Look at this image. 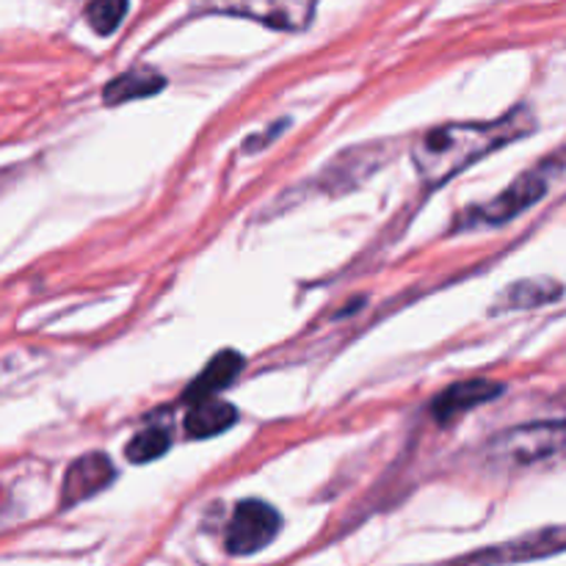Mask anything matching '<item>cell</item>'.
<instances>
[{
  "mask_svg": "<svg viewBox=\"0 0 566 566\" xmlns=\"http://www.w3.org/2000/svg\"><path fill=\"white\" fill-rule=\"evenodd\" d=\"M536 119L528 105H517L509 114L486 122H448L426 133L412 147V160L426 188L446 186L464 169L506 144L534 133Z\"/></svg>",
  "mask_w": 566,
  "mask_h": 566,
  "instance_id": "obj_1",
  "label": "cell"
},
{
  "mask_svg": "<svg viewBox=\"0 0 566 566\" xmlns=\"http://www.w3.org/2000/svg\"><path fill=\"white\" fill-rule=\"evenodd\" d=\"M564 171V155H551L542 164L531 166L528 171L517 177L509 188H503V193H497L495 199L484 205H475L468 213L459 216V227H501L506 221L517 219L520 213H525L528 208H534L539 199H545L547 188L553 186L558 175Z\"/></svg>",
  "mask_w": 566,
  "mask_h": 566,
  "instance_id": "obj_2",
  "label": "cell"
},
{
  "mask_svg": "<svg viewBox=\"0 0 566 566\" xmlns=\"http://www.w3.org/2000/svg\"><path fill=\"white\" fill-rule=\"evenodd\" d=\"M315 3L318 0H197L199 9L208 14L243 17L285 33L307 31L315 17Z\"/></svg>",
  "mask_w": 566,
  "mask_h": 566,
  "instance_id": "obj_3",
  "label": "cell"
},
{
  "mask_svg": "<svg viewBox=\"0 0 566 566\" xmlns=\"http://www.w3.org/2000/svg\"><path fill=\"white\" fill-rule=\"evenodd\" d=\"M490 453L512 464H536L566 453V418L514 426L495 437Z\"/></svg>",
  "mask_w": 566,
  "mask_h": 566,
  "instance_id": "obj_4",
  "label": "cell"
},
{
  "mask_svg": "<svg viewBox=\"0 0 566 566\" xmlns=\"http://www.w3.org/2000/svg\"><path fill=\"white\" fill-rule=\"evenodd\" d=\"M282 534V514L271 503L249 497L232 512L224 531L227 556H258Z\"/></svg>",
  "mask_w": 566,
  "mask_h": 566,
  "instance_id": "obj_5",
  "label": "cell"
},
{
  "mask_svg": "<svg viewBox=\"0 0 566 566\" xmlns=\"http://www.w3.org/2000/svg\"><path fill=\"white\" fill-rule=\"evenodd\" d=\"M387 158H390V149L385 142L359 144V147L346 149L332 164H326L315 182L324 193L352 191V188L363 186L374 171H379V166L387 164Z\"/></svg>",
  "mask_w": 566,
  "mask_h": 566,
  "instance_id": "obj_6",
  "label": "cell"
},
{
  "mask_svg": "<svg viewBox=\"0 0 566 566\" xmlns=\"http://www.w3.org/2000/svg\"><path fill=\"white\" fill-rule=\"evenodd\" d=\"M566 553V525H551V528L531 531V534L509 539L492 551H479L462 556V562L473 564H520V562H539V558L558 556Z\"/></svg>",
  "mask_w": 566,
  "mask_h": 566,
  "instance_id": "obj_7",
  "label": "cell"
},
{
  "mask_svg": "<svg viewBox=\"0 0 566 566\" xmlns=\"http://www.w3.org/2000/svg\"><path fill=\"white\" fill-rule=\"evenodd\" d=\"M116 479V468L105 453H86L66 468L64 484H61V506H81L88 497L108 490Z\"/></svg>",
  "mask_w": 566,
  "mask_h": 566,
  "instance_id": "obj_8",
  "label": "cell"
},
{
  "mask_svg": "<svg viewBox=\"0 0 566 566\" xmlns=\"http://www.w3.org/2000/svg\"><path fill=\"white\" fill-rule=\"evenodd\" d=\"M497 396H503L501 381H492V379L459 381V385H451L448 390H442L440 396L431 401V418H434L437 423L448 426L453 423V420L462 418V415H468L470 409L495 401Z\"/></svg>",
  "mask_w": 566,
  "mask_h": 566,
  "instance_id": "obj_9",
  "label": "cell"
},
{
  "mask_svg": "<svg viewBox=\"0 0 566 566\" xmlns=\"http://www.w3.org/2000/svg\"><path fill=\"white\" fill-rule=\"evenodd\" d=\"M243 365H247V359H243L238 352H232V348L216 354V357L205 365L202 374H199L197 379L186 387V396L182 398L193 403V401H202V398L219 396L221 390H227L230 385H235L238 376L243 374Z\"/></svg>",
  "mask_w": 566,
  "mask_h": 566,
  "instance_id": "obj_10",
  "label": "cell"
},
{
  "mask_svg": "<svg viewBox=\"0 0 566 566\" xmlns=\"http://www.w3.org/2000/svg\"><path fill=\"white\" fill-rule=\"evenodd\" d=\"M238 423V412L232 403L221 401L219 396L202 398V401H193L188 409L186 420H182V429L191 440H210V437L224 434L227 429Z\"/></svg>",
  "mask_w": 566,
  "mask_h": 566,
  "instance_id": "obj_11",
  "label": "cell"
},
{
  "mask_svg": "<svg viewBox=\"0 0 566 566\" xmlns=\"http://www.w3.org/2000/svg\"><path fill=\"white\" fill-rule=\"evenodd\" d=\"M562 296H564V285L562 282L551 280V276L520 280L497 296L495 313H517V310L545 307V304L558 302Z\"/></svg>",
  "mask_w": 566,
  "mask_h": 566,
  "instance_id": "obj_12",
  "label": "cell"
},
{
  "mask_svg": "<svg viewBox=\"0 0 566 566\" xmlns=\"http://www.w3.org/2000/svg\"><path fill=\"white\" fill-rule=\"evenodd\" d=\"M166 77L155 70H144V66H136V70H127L122 75H116L114 81L105 83L103 88V103L105 105H125L130 99H144L153 97V94L164 92Z\"/></svg>",
  "mask_w": 566,
  "mask_h": 566,
  "instance_id": "obj_13",
  "label": "cell"
},
{
  "mask_svg": "<svg viewBox=\"0 0 566 566\" xmlns=\"http://www.w3.org/2000/svg\"><path fill=\"white\" fill-rule=\"evenodd\" d=\"M130 0H88L86 22L97 36H111L127 17Z\"/></svg>",
  "mask_w": 566,
  "mask_h": 566,
  "instance_id": "obj_14",
  "label": "cell"
},
{
  "mask_svg": "<svg viewBox=\"0 0 566 566\" xmlns=\"http://www.w3.org/2000/svg\"><path fill=\"white\" fill-rule=\"evenodd\" d=\"M169 448H171V440L166 431L147 429L127 442L125 457H127V462H133V464H149V462H155V459L164 457Z\"/></svg>",
  "mask_w": 566,
  "mask_h": 566,
  "instance_id": "obj_15",
  "label": "cell"
},
{
  "mask_svg": "<svg viewBox=\"0 0 566 566\" xmlns=\"http://www.w3.org/2000/svg\"><path fill=\"white\" fill-rule=\"evenodd\" d=\"M285 125H287V122H285V119H282V122H276V125H274V130H271V133H260V136L249 138V142H247V144H243V149H247V153H258V149H260V147H263V144L274 142V138H276V136H280V133H282V130H285Z\"/></svg>",
  "mask_w": 566,
  "mask_h": 566,
  "instance_id": "obj_16",
  "label": "cell"
}]
</instances>
